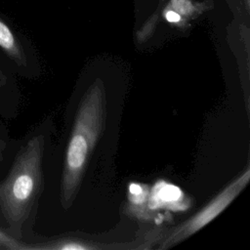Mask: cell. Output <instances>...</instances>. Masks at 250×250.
Instances as JSON below:
<instances>
[{
	"label": "cell",
	"mask_w": 250,
	"mask_h": 250,
	"mask_svg": "<svg viewBox=\"0 0 250 250\" xmlns=\"http://www.w3.org/2000/svg\"><path fill=\"white\" fill-rule=\"evenodd\" d=\"M0 48L19 66L25 65L26 59L23 49L15 33L2 18H0Z\"/></svg>",
	"instance_id": "4"
},
{
	"label": "cell",
	"mask_w": 250,
	"mask_h": 250,
	"mask_svg": "<svg viewBox=\"0 0 250 250\" xmlns=\"http://www.w3.org/2000/svg\"><path fill=\"white\" fill-rule=\"evenodd\" d=\"M165 19L167 21L172 23H178L182 21V16L172 9H168L165 12Z\"/></svg>",
	"instance_id": "7"
},
{
	"label": "cell",
	"mask_w": 250,
	"mask_h": 250,
	"mask_svg": "<svg viewBox=\"0 0 250 250\" xmlns=\"http://www.w3.org/2000/svg\"><path fill=\"white\" fill-rule=\"evenodd\" d=\"M170 6L181 16H189L194 11V7L189 0H171Z\"/></svg>",
	"instance_id": "6"
},
{
	"label": "cell",
	"mask_w": 250,
	"mask_h": 250,
	"mask_svg": "<svg viewBox=\"0 0 250 250\" xmlns=\"http://www.w3.org/2000/svg\"><path fill=\"white\" fill-rule=\"evenodd\" d=\"M5 83H6V76H5V74L3 73L2 68H1V66H0V88H1L2 86H4Z\"/></svg>",
	"instance_id": "8"
},
{
	"label": "cell",
	"mask_w": 250,
	"mask_h": 250,
	"mask_svg": "<svg viewBox=\"0 0 250 250\" xmlns=\"http://www.w3.org/2000/svg\"><path fill=\"white\" fill-rule=\"evenodd\" d=\"M44 146L43 135L32 137L19 151L8 175L0 182V211L14 235H19L41 192Z\"/></svg>",
	"instance_id": "2"
},
{
	"label": "cell",
	"mask_w": 250,
	"mask_h": 250,
	"mask_svg": "<svg viewBox=\"0 0 250 250\" xmlns=\"http://www.w3.org/2000/svg\"><path fill=\"white\" fill-rule=\"evenodd\" d=\"M30 249V246L22 244L14 235L6 233L0 229V249Z\"/></svg>",
	"instance_id": "5"
},
{
	"label": "cell",
	"mask_w": 250,
	"mask_h": 250,
	"mask_svg": "<svg viewBox=\"0 0 250 250\" xmlns=\"http://www.w3.org/2000/svg\"><path fill=\"white\" fill-rule=\"evenodd\" d=\"M249 178L250 169L246 168L242 174L230 182L200 211L172 229V231L166 235L163 241L160 242L158 248L168 249L173 247L204 228L208 223L219 216L237 197V195L246 187Z\"/></svg>",
	"instance_id": "3"
},
{
	"label": "cell",
	"mask_w": 250,
	"mask_h": 250,
	"mask_svg": "<svg viewBox=\"0 0 250 250\" xmlns=\"http://www.w3.org/2000/svg\"><path fill=\"white\" fill-rule=\"evenodd\" d=\"M105 117V89L104 82L97 79L82 97L65 151L61 183V199L65 208L77 194L88 159L104 130Z\"/></svg>",
	"instance_id": "1"
}]
</instances>
